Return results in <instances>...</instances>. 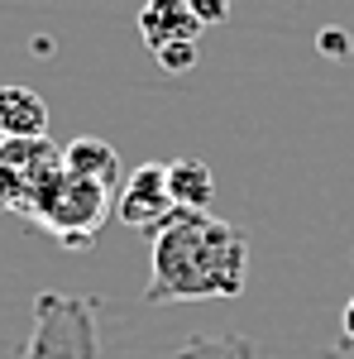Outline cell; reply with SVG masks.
I'll return each instance as SVG.
<instances>
[{"mask_svg":"<svg viewBox=\"0 0 354 359\" xmlns=\"http://www.w3.org/2000/svg\"><path fill=\"white\" fill-rule=\"evenodd\" d=\"M249 283V240L245 230L220 221L211 211H172L154 230V269L144 302L172 306V302H216L240 297Z\"/></svg>","mask_w":354,"mask_h":359,"instance_id":"obj_1","label":"cell"},{"mask_svg":"<svg viewBox=\"0 0 354 359\" xmlns=\"http://www.w3.org/2000/svg\"><path fill=\"white\" fill-rule=\"evenodd\" d=\"M168 192H172V206H182V211H211L216 206V172L201 158H172Z\"/></svg>","mask_w":354,"mask_h":359,"instance_id":"obj_8","label":"cell"},{"mask_svg":"<svg viewBox=\"0 0 354 359\" xmlns=\"http://www.w3.org/2000/svg\"><path fill=\"white\" fill-rule=\"evenodd\" d=\"M172 359H254V345L235 331H216V335H191L182 340V350Z\"/></svg>","mask_w":354,"mask_h":359,"instance_id":"obj_9","label":"cell"},{"mask_svg":"<svg viewBox=\"0 0 354 359\" xmlns=\"http://www.w3.org/2000/svg\"><path fill=\"white\" fill-rule=\"evenodd\" d=\"M187 5H191V15H196L201 25H225L235 0H187Z\"/></svg>","mask_w":354,"mask_h":359,"instance_id":"obj_12","label":"cell"},{"mask_svg":"<svg viewBox=\"0 0 354 359\" xmlns=\"http://www.w3.org/2000/svg\"><path fill=\"white\" fill-rule=\"evenodd\" d=\"M0 144H5V135H0Z\"/></svg>","mask_w":354,"mask_h":359,"instance_id":"obj_14","label":"cell"},{"mask_svg":"<svg viewBox=\"0 0 354 359\" xmlns=\"http://www.w3.org/2000/svg\"><path fill=\"white\" fill-rule=\"evenodd\" d=\"M25 359H101L96 302L72 292H39Z\"/></svg>","mask_w":354,"mask_h":359,"instance_id":"obj_3","label":"cell"},{"mask_svg":"<svg viewBox=\"0 0 354 359\" xmlns=\"http://www.w3.org/2000/svg\"><path fill=\"white\" fill-rule=\"evenodd\" d=\"M0 135L5 139H39L48 135V106L29 86H0Z\"/></svg>","mask_w":354,"mask_h":359,"instance_id":"obj_7","label":"cell"},{"mask_svg":"<svg viewBox=\"0 0 354 359\" xmlns=\"http://www.w3.org/2000/svg\"><path fill=\"white\" fill-rule=\"evenodd\" d=\"M154 57H158V67H163V72H191V67H196V39L163 43V48H154Z\"/></svg>","mask_w":354,"mask_h":359,"instance_id":"obj_10","label":"cell"},{"mask_svg":"<svg viewBox=\"0 0 354 359\" xmlns=\"http://www.w3.org/2000/svg\"><path fill=\"white\" fill-rule=\"evenodd\" d=\"M172 192H168V163H144L125 177L120 187V201H115V216L130 225V230H158V225L172 216Z\"/></svg>","mask_w":354,"mask_h":359,"instance_id":"obj_4","label":"cell"},{"mask_svg":"<svg viewBox=\"0 0 354 359\" xmlns=\"http://www.w3.org/2000/svg\"><path fill=\"white\" fill-rule=\"evenodd\" d=\"M106 187L86 182V177H72L67 168L53 172L48 182H39L29 192L25 221H34L39 230H48L62 249H86L96 240V230L106 221Z\"/></svg>","mask_w":354,"mask_h":359,"instance_id":"obj_2","label":"cell"},{"mask_svg":"<svg viewBox=\"0 0 354 359\" xmlns=\"http://www.w3.org/2000/svg\"><path fill=\"white\" fill-rule=\"evenodd\" d=\"M62 168L72 172V177H86V182H96V187H115L125 172H120V154L110 149L106 139L96 135H77L67 149H62Z\"/></svg>","mask_w":354,"mask_h":359,"instance_id":"obj_6","label":"cell"},{"mask_svg":"<svg viewBox=\"0 0 354 359\" xmlns=\"http://www.w3.org/2000/svg\"><path fill=\"white\" fill-rule=\"evenodd\" d=\"M340 340H345V345H354V297L345 302V311H340Z\"/></svg>","mask_w":354,"mask_h":359,"instance_id":"obj_13","label":"cell"},{"mask_svg":"<svg viewBox=\"0 0 354 359\" xmlns=\"http://www.w3.org/2000/svg\"><path fill=\"white\" fill-rule=\"evenodd\" d=\"M201 29H206V25L191 15L187 0H144V10H139V34H144V43H149V48L196 39Z\"/></svg>","mask_w":354,"mask_h":359,"instance_id":"obj_5","label":"cell"},{"mask_svg":"<svg viewBox=\"0 0 354 359\" xmlns=\"http://www.w3.org/2000/svg\"><path fill=\"white\" fill-rule=\"evenodd\" d=\"M316 48H321L326 57H335V62H345V57L354 53V39L345 34V29H326V34L316 39Z\"/></svg>","mask_w":354,"mask_h":359,"instance_id":"obj_11","label":"cell"}]
</instances>
